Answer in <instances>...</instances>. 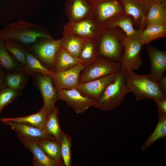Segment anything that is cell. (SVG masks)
Instances as JSON below:
<instances>
[{"mask_svg":"<svg viewBox=\"0 0 166 166\" xmlns=\"http://www.w3.org/2000/svg\"><path fill=\"white\" fill-rule=\"evenodd\" d=\"M124 72L128 93H132L136 101L166 99V95L161 91L157 82L151 79L148 75H138L133 71Z\"/></svg>","mask_w":166,"mask_h":166,"instance_id":"1","label":"cell"},{"mask_svg":"<svg viewBox=\"0 0 166 166\" xmlns=\"http://www.w3.org/2000/svg\"><path fill=\"white\" fill-rule=\"evenodd\" d=\"M99 57L96 40L86 39L78 57L81 64L85 67L92 64Z\"/></svg>","mask_w":166,"mask_h":166,"instance_id":"25","label":"cell"},{"mask_svg":"<svg viewBox=\"0 0 166 166\" xmlns=\"http://www.w3.org/2000/svg\"><path fill=\"white\" fill-rule=\"evenodd\" d=\"M157 83L161 91L166 95V77L163 76Z\"/></svg>","mask_w":166,"mask_h":166,"instance_id":"37","label":"cell"},{"mask_svg":"<svg viewBox=\"0 0 166 166\" xmlns=\"http://www.w3.org/2000/svg\"><path fill=\"white\" fill-rule=\"evenodd\" d=\"M48 115L42 108L38 112L27 116L6 118L11 121L18 123L27 124L38 128L44 130Z\"/></svg>","mask_w":166,"mask_h":166,"instance_id":"29","label":"cell"},{"mask_svg":"<svg viewBox=\"0 0 166 166\" xmlns=\"http://www.w3.org/2000/svg\"><path fill=\"white\" fill-rule=\"evenodd\" d=\"M119 73L80 84L76 88L85 95L97 102L100 99L106 88L114 80Z\"/></svg>","mask_w":166,"mask_h":166,"instance_id":"15","label":"cell"},{"mask_svg":"<svg viewBox=\"0 0 166 166\" xmlns=\"http://www.w3.org/2000/svg\"><path fill=\"white\" fill-rule=\"evenodd\" d=\"M27 76L22 70L6 73L5 80L6 86L14 90L22 93L26 85Z\"/></svg>","mask_w":166,"mask_h":166,"instance_id":"28","label":"cell"},{"mask_svg":"<svg viewBox=\"0 0 166 166\" xmlns=\"http://www.w3.org/2000/svg\"><path fill=\"white\" fill-rule=\"evenodd\" d=\"M146 50L151 65V70L148 76L157 82L163 76L166 70V52L149 45H146Z\"/></svg>","mask_w":166,"mask_h":166,"instance_id":"17","label":"cell"},{"mask_svg":"<svg viewBox=\"0 0 166 166\" xmlns=\"http://www.w3.org/2000/svg\"><path fill=\"white\" fill-rule=\"evenodd\" d=\"M80 63L81 62L79 57L72 56L61 46L55 58L54 72L65 70Z\"/></svg>","mask_w":166,"mask_h":166,"instance_id":"22","label":"cell"},{"mask_svg":"<svg viewBox=\"0 0 166 166\" xmlns=\"http://www.w3.org/2000/svg\"><path fill=\"white\" fill-rule=\"evenodd\" d=\"M59 109L55 106L47 117L44 129L45 132L53 136L59 144L62 138L63 131L59 124Z\"/></svg>","mask_w":166,"mask_h":166,"instance_id":"23","label":"cell"},{"mask_svg":"<svg viewBox=\"0 0 166 166\" xmlns=\"http://www.w3.org/2000/svg\"><path fill=\"white\" fill-rule=\"evenodd\" d=\"M60 144L64 164L66 166H71V139L68 135L63 132H62V138Z\"/></svg>","mask_w":166,"mask_h":166,"instance_id":"33","label":"cell"},{"mask_svg":"<svg viewBox=\"0 0 166 166\" xmlns=\"http://www.w3.org/2000/svg\"><path fill=\"white\" fill-rule=\"evenodd\" d=\"M119 0L125 13L132 17L133 23L140 27L152 3L147 0Z\"/></svg>","mask_w":166,"mask_h":166,"instance_id":"16","label":"cell"},{"mask_svg":"<svg viewBox=\"0 0 166 166\" xmlns=\"http://www.w3.org/2000/svg\"><path fill=\"white\" fill-rule=\"evenodd\" d=\"M63 37L61 47L72 56L78 57L86 39L72 34Z\"/></svg>","mask_w":166,"mask_h":166,"instance_id":"30","label":"cell"},{"mask_svg":"<svg viewBox=\"0 0 166 166\" xmlns=\"http://www.w3.org/2000/svg\"><path fill=\"white\" fill-rule=\"evenodd\" d=\"M22 93L15 91L7 87L0 91V113L3 109L10 104Z\"/></svg>","mask_w":166,"mask_h":166,"instance_id":"34","label":"cell"},{"mask_svg":"<svg viewBox=\"0 0 166 166\" xmlns=\"http://www.w3.org/2000/svg\"><path fill=\"white\" fill-rule=\"evenodd\" d=\"M128 93L124 73L122 70L106 88L94 106L104 111L113 110L121 104Z\"/></svg>","mask_w":166,"mask_h":166,"instance_id":"4","label":"cell"},{"mask_svg":"<svg viewBox=\"0 0 166 166\" xmlns=\"http://www.w3.org/2000/svg\"><path fill=\"white\" fill-rule=\"evenodd\" d=\"M39 38L53 39L39 24L20 22L9 25L0 32V41L11 40L25 45L30 44Z\"/></svg>","mask_w":166,"mask_h":166,"instance_id":"2","label":"cell"},{"mask_svg":"<svg viewBox=\"0 0 166 166\" xmlns=\"http://www.w3.org/2000/svg\"><path fill=\"white\" fill-rule=\"evenodd\" d=\"M64 39H45L34 45L30 49L45 67L54 72L56 56Z\"/></svg>","mask_w":166,"mask_h":166,"instance_id":"7","label":"cell"},{"mask_svg":"<svg viewBox=\"0 0 166 166\" xmlns=\"http://www.w3.org/2000/svg\"><path fill=\"white\" fill-rule=\"evenodd\" d=\"M156 103L158 108V116L166 114V99H158L154 101Z\"/></svg>","mask_w":166,"mask_h":166,"instance_id":"35","label":"cell"},{"mask_svg":"<svg viewBox=\"0 0 166 166\" xmlns=\"http://www.w3.org/2000/svg\"><path fill=\"white\" fill-rule=\"evenodd\" d=\"M156 24H166L165 1L152 3L145 18L144 26Z\"/></svg>","mask_w":166,"mask_h":166,"instance_id":"20","label":"cell"},{"mask_svg":"<svg viewBox=\"0 0 166 166\" xmlns=\"http://www.w3.org/2000/svg\"><path fill=\"white\" fill-rule=\"evenodd\" d=\"M85 66L80 63L69 69L54 72L53 82L57 90L76 88L80 84L79 79Z\"/></svg>","mask_w":166,"mask_h":166,"instance_id":"12","label":"cell"},{"mask_svg":"<svg viewBox=\"0 0 166 166\" xmlns=\"http://www.w3.org/2000/svg\"><path fill=\"white\" fill-rule=\"evenodd\" d=\"M166 35V24H152L147 26L143 30L138 39L143 46L154 39Z\"/></svg>","mask_w":166,"mask_h":166,"instance_id":"24","label":"cell"},{"mask_svg":"<svg viewBox=\"0 0 166 166\" xmlns=\"http://www.w3.org/2000/svg\"><path fill=\"white\" fill-rule=\"evenodd\" d=\"M158 117L159 120L155 129L142 145L141 150L143 151H146L156 140L164 138L166 136V114Z\"/></svg>","mask_w":166,"mask_h":166,"instance_id":"31","label":"cell"},{"mask_svg":"<svg viewBox=\"0 0 166 166\" xmlns=\"http://www.w3.org/2000/svg\"><path fill=\"white\" fill-rule=\"evenodd\" d=\"M0 65L5 71L9 73L22 70V66L6 49L5 42L0 41Z\"/></svg>","mask_w":166,"mask_h":166,"instance_id":"27","label":"cell"},{"mask_svg":"<svg viewBox=\"0 0 166 166\" xmlns=\"http://www.w3.org/2000/svg\"><path fill=\"white\" fill-rule=\"evenodd\" d=\"M121 31L118 27L101 30L96 40L99 57L112 61H121L125 36Z\"/></svg>","mask_w":166,"mask_h":166,"instance_id":"3","label":"cell"},{"mask_svg":"<svg viewBox=\"0 0 166 166\" xmlns=\"http://www.w3.org/2000/svg\"><path fill=\"white\" fill-rule=\"evenodd\" d=\"M101 31L100 27L93 19L69 22L64 26L63 37L72 34L85 39L96 40Z\"/></svg>","mask_w":166,"mask_h":166,"instance_id":"11","label":"cell"},{"mask_svg":"<svg viewBox=\"0 0 166 166\" xmlns=\"http://www.w3.org/2000/svg\"><path fill=\"white\" fill-rule=\"evenodd\" d=\"M94 2L92 19L100 29L112 19L126 14L119 0H94Z\"/></svg>","mask_w":166,"mask_h":166,"instance_id":"6","label":"cell"},{"mask_svg":"<svg viewBox=\"0 0 166 166\" xmlns=\"http://www.w3.org/2000/svg\"><path fill=\"white\" fill-rule=\"evenodd\" d=\"M94 3V0H70L65 8L69 22L92 19Z\"/></svg>","mask_w":166,"mask_h":166,"instance_id":"13","label":"cell"},{"mask_svg":"<svg viewBox=\"0 0 166 166\" xmlns=\"http://www.w3.org/2000/svg\"><path fill=\"white\" fill-rule=\"evenodd\" d=\"M8 52L23 67L25 64L26 56L28 49L16 42L7 40L4 42Z\"/></svg>","mask_w":166,"mask_h":166,"instance_id":"32","label":"cell"},{"mask_svg":"<svg viewBox=\"0 0 166 166\" xmlns=\"http://www.w3.org/2000/svg\"><path fill=\"white\" fill-rule=\"evenodd\" d=\"M122 71L121 61H112L99 57L85 67L80 74L79 82L83 83Z\"/></svg>","mask_w":166,"mask_h":166,"instance_id":"5","label":"cell"},{"mask_svg":"<svg viewBox=\"0 0 166 166\" xmlns=\"http://www.w3.org/2000/svg\"><path fill=\"white\" fill-rule=\"evenodd\" d=\"M156 2H157L160 1H165V0H155Z\"/></svg>","mask_w":166,"mask_h":166,"instance_id":"39","label":"cell"},{"mask_svg":"<svg viewBox=\"0 0 166 166\" xmlns=\"http://www.w3.org/2000/svg\"><path fill=\"white\" fill-rule=\"evenodd\" d=\"M58 99L64 101L77 114L83 113L97 102L85 95L77 88L57 91Z\"/></svg>","mask_w":166,"mask_h":166,"instance_id":"10","label":"cell"},{"mask_svg":"<svg viewBox=\"0 0 166 166\" xmlns=\"http://www.w3.org/2000/svg\"><path fill=\"white\" fill-rule=\"evenodd\" d=\"M46 154L57 164L62 166L63 160L60 144L56 140H45L37 142Z\"/></svg>","mask_w":166,"mask_h":166,"instance_id":"26","label":"cell"},{"mask_svg":"<svg viewBox=\"0 0 166 166\" xmlns=\"http://www.w3.org/2000/svg\"><path fill=\"white\" fill-rule=\"evenodd\" d=\"M0 121L3 124L10 127L17 135H20L37 142L45 140H56L53 136L47 133L44 130L28 124L11 121L5 117L1 118Z\"/></svg>","mask_w":166,"mask_h":166,"instance_id":"14","label":"cell"},{"mask_svg":"<svg viewBox=\"0 0 166 166\" xmlns=\"http://www.w3.org/2000/svg\"><path fill=\"white\" fill-rule=\"evenodd\" d=\"M131 16L125 14L111 20L101 28V30L119 27L121 28L127 37L132 39H138L141 36L144 26L143 22L139 29L135 30Z\"/></svg>","mask_w":166,"mask_h":166,"instance_id":"18","label":"cell"},{"mask_svg":"<svg viewBox=\"0 0 166 166\" xmlns=\"http://www.w3.org/2000/svg\"><path fill=\"white\" fill-rule=\"evenodd\" d=\"M6 72L0 65V91L2 89L7 87L5 80Z\"/></svg>","mask_w":166,"mask_h":166,"instance_id":"36","label":"cell"},{"mask_svg":"<svg viewBox=\"0 0 166 166\" xmlns=\"http://www.w3.org/2000/svg\"><path fill=\"white\" fill-rule=\"evenodd\" d=\"M147 0L148 1L150 2L151 3H152L153 2H156L155 0Z\"/></svg>","mask_w":166,"mask_h":166,"instance_id":"38","label":"cell"},{"mask_svg":"<svg viewBox=\"0 0 166 166\" xmlns=\"http://www.w3.org/2000/svg\"><path fill=\"white\" fill-rule=\"evenodd\" d=\"M22 70L28 76L36 73L52 76L54 72L45 67L34 55L28 50L26 56V62Z\"/></svg>","mask_w":166,"mask_h":166,"instance_id":"21","label":"cell"},{"mask_svg":"<svg viewBox=\"0 0 166 166\" xmlns=\"http://www.w3.org/2000/svg\"><path fill=\"white\" fill-rule=\"evenodd\" d=\"M124 43V51L121 61L122 70L130 72L138 69L142 61L140 52L143 45L138 39H131L126 35Z\"/></svg>","mask_w":166,"mask_h":166,"instance_id":"9","label":"cell"},{"mask_svg":"<svg viewBox=\"0 0 166 166\" xmlns=\"http://www.w3.org/2000/svg\"><path fill=\"white\" fill-rule=\"evenodd\" d=\"M32 76L33 84L40 91L42 97L43 105L42 108L49 115L58 99L57 91L53 86L52 76L38 73Z\"/></svg>","mask_w":166,"mask_h":166,"instance_id":"8","label":"cell"},{"mask_svg":"<svg viewBox=\"0 0 166 166\" xmlns=\"http://www.w3.org/2000/svg\"><path fill=\"white\" fill-rule=\"evenodd\" d=\"M17 135L24 146L32 152L34 166H57L56 163L46 154L37 142L20 135Z\"/></svg>","mask_w":166,"mask_h":166,"instance_id":"19","label":"cell"}]
</instances>
